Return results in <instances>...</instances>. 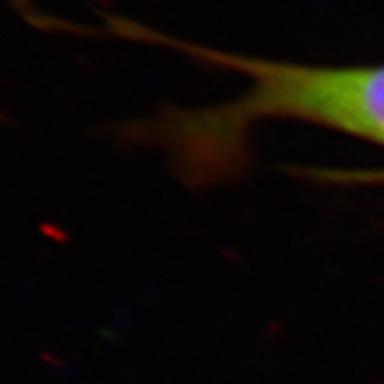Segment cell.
I'll list each match as a JSON object with an SVG mask.
<instances>
[{
	"label": "cell",
	"mask_w": 384,
	"mask_h": 384,
	"mask_svg": "<svg viewBox=\"0 0 384 384\" xmlns=\"http://www.w3.org/2000/svg\"><path fill=\"white\" fill-rule=\"evenodd\" d=\"M109 28L124 38L167 45L248 77L250 86L237 98L209 107H171L131 128L135 141L161 147L175 173L192 186L239 175L248 163V135L263 120L307 122L384 147V64L312 66L263 60L177 41L118 17L109 20Z\"/></svg>",
	"instance_id": "obj_1"
},
{
	"label": "cell",
	"mask_w": 384,
	"mask_h": 384,
	"mask_svg": "<svg viewBox=\"0 0 384 384\" xmlns=\"http://www.w3.org/2000/svg\"><path fill=\"white\" fill-rule=\"evenodd\" d=\"M323 177L333 182H355V184H384V171H327Z\"/></svg>",
	"instance_id": "obj_2"
}]
</instances>
